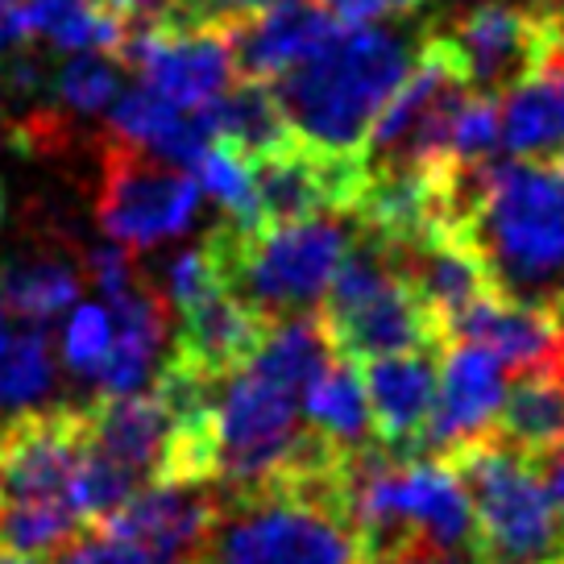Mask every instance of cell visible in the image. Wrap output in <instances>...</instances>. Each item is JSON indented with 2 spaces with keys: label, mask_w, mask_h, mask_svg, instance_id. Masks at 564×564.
<instances>
[{
  "label": "cell",
  "mask_w": 564,
  "mask_h": 564,
  "mask_svg": "<svg viewBox=\"0 0 564 564\" xmlns=\"http://www.w3.org/2000/svg\"><path fill=\"white\" fill-rule=\"evenodd\" d=\"M117 58L138 70L150 91L171 105L204 108L232 84V46L225 25H183V30H145L124 34Z\"/></svg>",
  "instance_id": "30bf717a"
},
{
  "label": "cell",
  "mask_w": 564,
  "mask_h": 564,
  "mask_svg": "<svg viewBox=\"0 0 564 564\" xmlns=\"http://www.w3.org/2000/svg\"><path fill=\"white\" fill-rule=\"evenodd\" d=\"M108 349H112V316H108V307H100V303H79L75 316L67 319V328H63V345H58L63 366L75 378H91L96 382Z\"/></svg>",
  "instance_id": "f546056e"
},
{
  "label": "cell",
  "mask_w": 564,
  "mask_h": 564,
  "mask_svg": "<svg viewBox=\"0 0 564 564\" xmlns=\"http://www.w3.org/2000/svg\"><path fill=\"white\" fill-rule=\"evenodd\" d=\"M0 225H4V183H0Z\"/></svg>",
  "instance_id": "f35d334b"
},
{
  "label": "cell",
  "mask_w": 564,
  "mask_h": 564,
  "mask_svg": "<svg viewBox=\"0 0 564 564\" xmlns=\"http://www.w3.org/2000/svg\"><path fill=\"white\" fill-rule=\"evenodd\" d=\"M319 324L336 357L357 366L399 352H444L448 333L420 291L394 270L387 246L352 229V241L319 295Z\"/></svg>",
  "instance_id": "277c9868"
},
{
  "label": "cell",
  "mask_w": 564,
  "mask_h": 564,
  "mask_svg": "<svg viewBox=\"0 0 564 564\" xmlns=\"http://www.w3.org/2000/svg\"><path fill=\"white\" fill-rule=\"evenodd\" d=\"M465 229L502 295L564 312V166L494 162Z\"/></svg>",
  "instance_id": "3957f363"
},
{
  "label": "cell",
  "mask_w": 564,
  "mask_h": 564,
  "mask_svg": "<svg viewBox=\"0 0 564 564\" xmlns=\"http://www.w3.org/2000/svg\"><path fill=\"white\" fill-rule=\"evenodd\" d=\"M121 91V58L105 51H75L51 67V105L70 117L105 112Z\"/></svg>",
  "instance_id": "83f0119b"
},
{
  "label": "cell",
  "mask_w": 564,
  "mask_h": 564,
  "mask_svg": "<svg viewBox=\"0 0 564 564\" xmlns=\"http://www.w3.org/2000/svg\"><path fill=\"white\" fill-rule=\"evenodd\" d=\"M232 46V67L241 79H279L282 70L312 58L340 34V21L319 0H274L249 18L225 25Z\"/></svg>",
  "instance_id": "2e32d148"
},
{
  "label": "cell",
  "mask_w": 564,
  "mask_h": 564,
  "mask_svg": "<svg viewBox=\"0 0 564 564\" xmlns=\"http://www.w3.org/2000/svg\"><path fill=\"white\" fill-rule=\"evenodd\" d=\"M441 4H460V0H441Z\"/></svg>",
  "instance_id": "b9f144b4"
},
{
  "label": "cell",
  "mask_w": 564,
  "mask_h": 564,
  "mask_svg": "<svg viewBox=\"0 0 564 564\" xmlns=\"http://www.w3.org/2000/svg\"><path fill=\"white\" fill-rule=\"evenodd\" d=\"M349 241V216H312L262 232L241 229L225 216L204 237V249L212 253L225 286L279 324L286 316H300L328 291Z\"/></svg>",
  "instance_id": "5b68a950"
},
{
  "label": "cell",
  "mask_w": 564,
  "mask_h": 564,
  "mask_svg": "<svg viewBox=\"0 0 564 564\" xmlns=\"http://www.w3.org/2000/svg\"><path fill=\"white\" fill-rule=\"evenodd\" d=\"M361 387L373 415V444L399 460L423 457L420 441L441 387V352H399L366 361Z\"/></svg>",
  "instance_id": "9a60e30c"
},
{
  "label": "cell",
  "mask_w": 564,
  "mask_h": 564,
  "mask_svg": "<svg viewBox=\"0 0 564 564\" xmlns=\"http://www.w3.org/2000/svg\"><path fill=\"white\" fill-rule=\"evenodd\" d=\"M13 30L30 42H51L54 51L117 54L124 30L100 0H21L9 9Z\"/></svg>",
  "instance_id": "d4e9b609"
},
{
  "label": "cell",
  "mask_w": 564,
  "mask_h": 564,
  "mask_svg": "<svg viewBox=\"0 0 564 564\" xmlns=\"http://www.w3.org/2000/svg\"><path fill=\"white\" fill-rule=\"evenodd\" d=\"M303 390L246 361L216 390V490H253L282 469L303 432Z\"/></svg>",
  "instance_id": "ba28073f"
},
{
  "label": "cell",
  "mask_w": 564,
  "mask_h": 564,
  "mask_svg": "<svg viewBox=\"0 0 564 564\" xmlns=\"http://www.w3.org/2000/svg\"><path fill=\"white\" fill-rule=\"evenodd\" d=\"M502 150L519 162H556L564 150V54L547 58L498 100Z\"/></svg>",
  "instance_id": "7402d4cb"
},
{
  "label": "cell",
  "mask_w": 564,
  "mask_h": 564,
  "mask_svg": "<svg viewBox=\"0 0 564 564\" xmlns=\"http://www.w3.org/2000/svg\"><path fill=\"white\" fill-rule=\"evenodd\" d=\"M494 441L531 460L564 448V370L514 373L494 420Z\"/></svg>",
  "instance_id": "cb8c5ba5"
},
{
  "label": "cell",
  "mask_w": 564,
  "mask_h": 564,
  "mask_svg": "<svg viewBox=\"0 0 564 564\" xmlns=\"http://www.w3.org/2000/svg\"><path fill=\"white\" fill-rule=\"evenodd\" d=\"M415 51L420 37L411 42L378 21L349 25L312 58L282 70L270 88L303 145L328 159H361L373 121L406 79Z\"/></svg>",
  "instance_id": "6da1fadb"
},
{
  "label": "cell",
  "mask_w": 564,
  "mask_h": 564,
  "mask_svg": "<svg viewBox=\"0 0 564 564\" xmlns=\"http://www.w3.org/2000/svg\"><path fill=\"white\" fill-rule=\"evenodd\" d=\"M303 420L340 448L373 444V415L361 387V366L349 357H333L303 394Z\"/></svg>",
  "instance_id": "484cf974"
},
{
  "label": "cell",
  "mask_w": 564,
  "mask_h": 564,
  "mask_svg": "<svg viewBox=\"0 0 564 564\" xmlns=\"http://www.w3.org/2000/svg\"><path fill=\"white\" fill-rule=\"evenodd\" d=\"M552 13L535 0H477L441 34L457 51L469 88L502 100L552 51Z\"/></svg>",
  "instance_id": "9c48e42d"
},
{
  "label": "cell",
  "mask_w": 564,
  "mask_h": 564,
  "mask_svg": "<svg viewBox=\"0 0 564 564\" xmlns=\"http://www.w3.org/2000/svg\"><path fill=\"white\" fill-rule=\"evenodd\" d=\"M265 4H274V0H187L195 25H232Z\"/></svg>",
  "instance_id": "836d02e7"
},
{
  "label": "cell",
  "mask_w": 564,
  "mask_h": 564,
  "mask_svg": "<svg viewBox=\"0 0 564 564\" xmlns=\"http://www.w3.org/2000/svg\"><path fill=\"white\" fill-rule=\"evenodd\" d=\"M108 316H112V349L96 373V390L100 394H133L145 387V378L154 373V361L166 345L171 303L145 274H138L124 291L108 300Z\"/></svg>",
  "instance_id": "d6986e66"
},
{
  "label": "cell",
  "mask_w": 564,
  "mask_h": 564,
  "mask_svg": "<svg viewBox=\"0 0 564 564\" xmlns=\"http://www.w3.org/2000/svg\"><path fill=\"white\" fill-rule=\"evenodd\" d=\"M540 564H564V556H552V561H540Z\"/></svg>",
  "instance_id": "ab89813d"
},
{
  "label": "cell",
  "mask_w": 564,
  "mask_h": 564,
  "mask_svg": "<svg viewBox=\"0 0 564 564\" xmlns=\"http://www.w3.org/2000/svg\"><path fill=\"white\" fill-rule=\"evenodd\" d=\"M366 564H373V561H366Z\"/></svg>",
  "instance_id": "7bdbcfd3"
},
{
  "label": "cell",
  "mask_w": 564,
  "mask_h": 564,
  "mask_svg": "<svg viewBox=\"0 0 564 564\" xmlns=\"http://www.w3.org/2000/svg\"><path fill=\"white\" fill-rule=\"evenodd\" d=\"M54 564H159V561L150 552H141V547L124 544L117 535L84 523L67 544L54 552Z\"/></svg>",
  "instance_id": "1f68e13d"
},
{
  "label": "cell",
  "mask_w": 564,
  "mask_h": 564,
  "mask_svg": "<svg viewBox=\"0 0 564 564\" xmlns=\"http://www.w3.org/2000/svg\"><path fill=\"white\" fill-rule=\"evenodd\" d=\"M486 349L507 373L564 370V312L490 291L448 328V340Z\"/></svg>",
  "instance_id": "4fadbf2b"
},
{
  "label": "cell",
  "mask_w": 564,
  "mask_h": 564,
  "mask_svg": "<svg viewBox=\"0 0 564 564\" xmlns=\"http://www.w3.org/2000/svg\"><path fill=\"white\" fill-rule=\"evenodd\" d=\"M469 490L481 564H540L561 556V514L540 465L502 441H474L448 453Z\"/></svg>",
  "instance_id": "8992f818"
},
{
  "label": "cell",
  "mask_w": 564,
  "mask_h": 564,
  "mask_svg": "<svg viewBox=\"0 0 564 564\" xmlns=\"http://www.w3.org/2000/svg\"><path fill=\"white\" fill-rule=\"evenodd\" d=\"M84 406H88V457L117 469L133 490L154 481L171 436V420L159 399L133 390V394H96Z\"/></svg>",
  "instance_id": "e0dca14e"
},
{
  "label": "cell",
  "mask_w": 564,
  "mask_h": 564,
  "mask_svg": "<svg viewBox=\"0 0 564 564\" xmlns=\"http://www.w3.org/2000/svg\"><path fill=\"white\" fill-rule=\"evenodd\" d=\"M556 166H564V150H561V154H556Z\"/></svg>",
  "instance_id": "60d3db41"
},
{
  "label": "cell",
  "mask_w": 564,
  "mask_h": 564,
  "mask_svg": "<svg viewBox=\"0 0 564 564\" xmlns=\"http://www.w3.org/2000/svg\"><path fill=\"white\" fill-rule=\"evenodd\" d=\"M220 514V494L204 481H145L91 528L150 552L159 564H192Z\"/></svg>",
  "instance_id": "8fae6325"
},
{
  "label": "cell",
  "mask_w": 564,
  "mask_h": 564,
  "mask_svg": "<svg viewBox=\"0 0 564 564\" xmlns=\"http://www.w3.org/2000/svg\"><path fill=\"white\" fill-rule=\"evenodd\" d=\"M507 394V370L477 345H448L441 352V387L423 427V457H448L465 444L494 436V420Z\"/></svg>",
  "instance_id": "7c38bea8"
},
{
  "label": "cell",
  "mask_w": 564,
  "mask_h": 564,
  "mask_svg": "<svg viewBox=\"0 0 564 564\" xmlns=\"http://www.w3.org/2000/svg\"><path fill=\"white\" fill-rule=\"evenodd\" d=\"M9 328V307H4V300H0V333Z\"/></svg>",
  "instance_id": "d590c367"
},
{
  "label": "cell",
  "mask_w": 564,
  "mask_h": 564,
  "mask_svg": "<svg viewBox=\"0 0 564 564\" xmlns=\"http://www.w3.org/2000/svg\"><path fill=\"white\" fill-rule=\"evenodd\" d=\"M390 262L420 291V300L441 316L444 333L453 328L460 312H469L477 300L498 291L490 265L465 225H432L420 241L390 253Z\"/></svg>",
  "instance_id": "5bb4252c"
},
{
  "label": "cell",
  "mask_w": 564,
  "mask_h": 564,
  "mask_svg": "<svg viewBox=\"0 0 564 564\" xmlns=\"http://www.w3.org/2000/svg\"><path fill=\"white\" fill-rule=\"evenodd\" d=\"M0 564H46L42 556H30V552H13V547H0Z\"/></svg>",
  "instance_id": "e575fe53"
},
{
  "label": "cell",
  "mask_w": 564,
  "mask_h": 564,
  "mask_svg": "<svg viewBox=\"0 0 564 564\" xmlns=\"http://www.w3.org/2000/svg\"><path fill=\"white\" fill-rule=\"evenodd\" d=\"M192 564H366L345 507V460L324 477L220 494V514Z\"/></svg>",
  "instance_id": "7a4b0ae2"
},
{
  "label": "cell",
  "mask_w": 564,
  "mask_h": 564,
  "mask_svg": "<svg viewBox=\"0 0 564 564\" xmlns=\"http://www.w3.org/2000/svg\"><path fill=\"white\" fill-rule=\"evenodd\" d=\"M54 390L51 340L42 324L21 319V328L0 333V420H13L25 411H37Z\"/></svg>",
  "instance_id": "4316f807"
},
{
  "label": "cell",
  "mask_w": 564,
  "mask_h": 564,
  "mask_svg": "<svg viewBox=\"0 0 564 564\" xmlns=\"http://www.w3.org/2000/svg\"><path fill=\"white\" fill-rule=\"evenodd\" d=\"M535 4H544V9H561L564 0H535Z\"/></svg>",
  "instance_id": "74e56055"
},
{
  "label": "cell",
  "mask_w": 564,
  "mask_h": 564,
  "mask_svg": "<svg viewBox=\"0 0 564 564\" xmlns=\"http://www.w3.org/2000/svg\"><path fill=\"white\" fill-rule=\"evenodd\" d=\"M108 133L133 141L141 150H150L154 159L175 162V166H195L212 145L208 105H171L166 96L150 91L145 84L117 91V100L108 105Z\"/></svg>",
  "instance_id": "44dd1931"
},
{
  "label": "cell",
  "mask_w": 564,
  "mask_h": 564,
  "mask_svg": "<svg viewBox=\"0 0 564 564\" xmlns=\"http://www.w3.org/2000/svg\"><path fill=\"white\" fill-rule=\"evenodd\" d=\"M212 141L232 150L241 162L258 166V162L274 159L282 150L295 145V129L282 112L279 96L265 79H237L220 91L208 105Z\"/></svg>",
  "instance_id": "603a6c76"
},
{
  "label": "cell",
  "mask_w": 564,
  "mask_h": 564,
  "mask_svg": "<svg viewBox=\"0 0 564 564\" xmlns=\"http://www.w3.org/2000/svg\"><path fill=\"white\" fill-rule=\"evenodd\" d=\"M225 286V279H220V270H216V262H212V253L204 246L195 249H183L175 262H171V270H166V303L175 307V312H183V307H192V303L208 300L212 291H220Z\"/></svg>",
  "instance_id": "4dcf8cb0"
},
{
  "label": "cell",
  "mask_w": 564,
  "mask_h": 564,
  "mask_svg": "<svg viewBox=\"0 0 564 564\" xmlns=\"http://www.w3.org/2000/svg\"><path fill=\"white\" fill-rule=\"evenodd\" d=\"M270 328H274V319H265L258 307H249L237 291L220 286L208 300L178 312V333L171 352L195 370H204L208 378H229L262 349Z\"/></svg>",
  "instance_id": "ac0fdd59"
},
{
  "label": "cell",
  "mask_w": 564,
  "mask_h": 564,
  "mask_svg": "<svg viewBox=\"0 0 564 564\" xmlns=\"http://www.w3.org/2000/svg\"><path fill=\"white\" fill-rule=\"evenodd\" d=\"M336 21L345 25H373L382 18H406L415 13L423 0H319Z\"/></svg>",
  "instance_id": "d6a6232c"
},
{
  "label": "cell",
  "mask_w": 564,
  "mask_h": 564,
  "mask_svg": "<svg viewBox=\"0 0 564 564\" xmlns=\"http://www.w3.org/2000/svg\"><path fill=\"white\" fill-rule=\"evenodd\" d=\"M96 225L124 249H154L192 229L199 183L154 159L133 141L105 133L96 141Z\"/></svg>",
  "instance_id": "52a82bcc"
},
{
  "label": "cell",
  "mask_w": 564,
  "mask_h": 564,
  "mask_svg": "<svg viewBox=\"0 0 564 564\" xmlns=\"http://www.w3.org/2000/svg\"><path fill=\"white\" fill-rule=\"evenodd\" d=\"M84 295V262L63 237H37L0 258V300L13 316L46 324Z\"/></svg>",
  "instance_id": "ffe728a7"
},
{
  "label": "cell",
  "mask_w": 564,
  "mask_h": 564,
  "mask_svg": "<svg viewBox=\"0 0 564 564\" xmlns=\"http://www.w3.org/2000/svg\"><path fill=\"white\" fill-rule=\"evenodd\" d=\"M192 171L199 192L212 195L225 208V216H229L232 225L258 232V220H253V171H249V162H241L232 150L212 141L208 150H204V159L195 162Z\"/></svg>",
  "instance_id": "f1b7e54d"
},
{
  "label": "cell",
  "mask_w": 564,
  "mask_h": 564,
  "mask_svg": "<svg viewBox=\"0 0 564 564\" xmlns=\"http://www.w3.org/2000/svg\"><path fill=\"white\" fill-rule=\"evenodd\" d=\"M21 0H0V13H9V9H18Z\"/></svg>",
  "instance_id": "8d00e7d4"
}]
</instances>
